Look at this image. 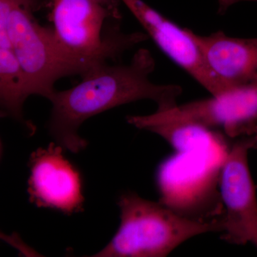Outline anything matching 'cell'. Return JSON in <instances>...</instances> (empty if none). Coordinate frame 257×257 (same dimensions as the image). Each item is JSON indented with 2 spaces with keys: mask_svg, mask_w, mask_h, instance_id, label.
I'll return each mask as SVG.
<instances>
[{
  "mask_svg": "<svg viewBox=\"0 0 257 257\" xmlns=\"http://www.w3.org/2000/svg\"><path fill=\"white\" fill-rule=\"evenodd\" d=\"M155 69L151 52L140 49L128 64H99L83 74L82 81L67 90H56L48 128L55 143L77 154L87 146L78 130L86 120L112 108L143 99L157 104L158 110L177 105L182 87L150 80Z\"/></svg>",
  "mask_w": 257,
  "mask_h": 257,
  "instance_id": "obj_1",
  "label": "cell"
},
{
  "mask_svg": "<svg viewBox=\"0 0 257 257\" xmlns=\"http://www.w3.org/2000/svg\"><path fill=\"white\" fill-rule=\"evenodd\" d=\"M121 223L110 242L97 257H165L196 236L224 231L222 215L199 220L187 217L161 202L134 192L118 200Z\"/></svg>",
  "mask_w": 257,
  "mask_h": 257,
  "instance_id": "obj_2",
  "label": "cell"
},
{
  "mask_svg": "<svg viewBox=\"0 0 257 257\" xmlns=\"http://www.w3.org/2000/svg\"><path fill=\"white\" fill-rule=\"evenodd\" d=\"M39 6V0H0V20L6 24L29 94L50 99L59 79L82 76L96 66L73 58L61 49L52 29L42 26L35 18Z\"/></svg>",
  "mask_w": 257,
  "mask_h": 257,
  "instance_id": "obj_3",
  "label": "cell"
},
{
  "mask_svg": "<svg viewBox=\"0 0 257 257\" xmlns=\"http://www.w3.org/2000/svg\"><path fill=\"white\" fill-rule=\"evenodd\" d=\"M50 18L61 49L92 66L116 61L148 40L143 32H105L108 21L119 19L116 0H51Z\"/></svg>",
  "mask_w": 257,
  "mask_h": 257,
  "instance_id": "obj_4",
  "label": "cell"
},
{
  "mask_svg": "<svg viewBox=\"0 0 257 257\" xmlns=\"http://www.w3.org/2000/svg\"><path fill=\"white\" fill-rule=\"evenodd\" d=\"M128 124L144 130L168 123H192L221 130L234 140L257 132V81L152 114L128 116Z\"/></svg>",
  "mask_w": 257,
  "mask_h": 257,
  "instance_id": "obj_5",
  "label": "cell"
},
{
  "mask_svg": "<svg viewBox=\"0 0 257 257\" xmlns=\"http://www.w3.org/2000/svg\"><path fill=\"white\" fill-rule=\"evenodd\" d=\"M256 148L253 136L235 139L221 165L218 180L222 206V239L236 245L251 243L257 248V195L248 162Z\"/></svg>",
  "mask_w": 257,
  "mask_h": 257,
  "instance_id": "obj_6",
  "label": "cell"
},
{
  "mask_svg": "<svg viewBox=\"0 0 257 257\" xmlns=\"http://www.w3.org/2000/svg\"><path fill=\"white\" fill-rule=\"evenodd\" d=\"M63 150L51 143L32 152L28 193L30 202L36 207L72 215L84 209L82 178L77 167L64 157Z\"/></svg>",
  "mask_w": 257,
  "mask_h": 257,
  "instance_id": "obj_7",
  "label": "cell"
},
{
  "mask_svg": "<svg viewBox=\"0 0 257 257\" xmlns=\"http://www.w3.org/2000/svg\"><path fill=\"white\" fill-rule=\"evenodd\" d=\"M121 1L159 48L211 95L229 89L208 67L192 30L180 28L143 0Z\"/></svg>",
  "mask_w": 257,
  "mask_h": 257,
  "instance_id": "obj_8",
  "label": "cell"
},
{
  "mask_svg": "<svg viewBox=\"0 0 257 257\" xmlns=\"http://www.w3.org/2000/svg\"><path fill=\"white\" fill-rule=\"evenodd\" d=\"M192 35L208 67L228 89L257 81V38H237L219 31Z\"/></svg>",
  "mask_w": 257,
  "mask_h": 257,
  "instance_id": "obj_9",
  "label": "cell"
},
{
  "mask_svg": "<svg viewBox=\"0 0 257 257\" xmlns=\"http://www.w3.org/2000/svg\"><path fill=\"white\" fill-rule=\"evenodd\" d=\"M253 138H254L255 140V145H256V147H257V132L254 135H253Z\"/></svg>",
  "mask_w": 257,
  "mask_h": 257,
  "instance_id": "obj_10",
  "label": "cell"
}]
</instances>
